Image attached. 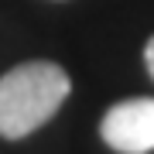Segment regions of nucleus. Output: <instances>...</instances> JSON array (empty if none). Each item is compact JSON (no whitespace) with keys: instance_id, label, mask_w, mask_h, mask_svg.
Here are the masks:
<instances>
[{"instance_id":"3","label":"nucleus","mask_w":154,"mask_h":154,"mask_svg":"<svg viewBox=\"0 0 154 154\" xmlns=\"http://www.w3.org/2000/svg\"><path fill=\"white\" fill-rule=\"evenodd\" d=\"M144 65H147V75L154 79V34L147 38V45H144Z\"/></svg>"},{"instance_id":"2","label":"nucleus","mask_w":154,"mask_h":154,"mask_svg":"<svg viewBox=\"0 0 154 154\" xmlns=\"http://www.w3.org/2000/svg\"><path fill=\"white\" fill-rule=\"evenodd\" d=\"M99 137L116 154L154 151V96H134L113 103L99 120Z\"/></svg>"},{"instance_id":"1","label":"nucleus","mask_w":154,"mask_h":154,"mask_svg":"<svg viewBox=\"0 0 154 154\" xmlns=\"http://www.w3.org/2000/svg\"><path fill=\"white\" fill-rule=\"evenodd\" d=\"M72 93V79L58 62H21L0 75V137L24 140L51 120Z\"/></svg>"}]
</instances>
